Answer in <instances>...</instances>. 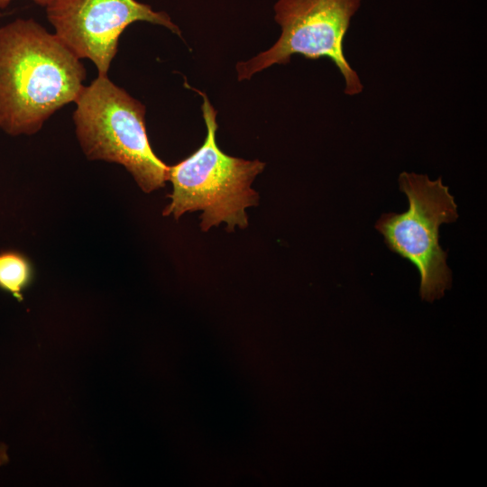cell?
I'll return each instance as SVG.
<instances>
[{
    "instance_id": "7",
    "label": "cell",
    "mask_w": 487,
    "mask_h": 487,
    "mask_svg": "<svg viewBox=\"0 0 487 487\" xmlns=\"http://www.w3.org/2000/svg\"><path fill=\"white\" fill-rule=\"evenodd\" d=\"M33 279L34 268L28 256L17 250L0 251V290L22 302Z\"/></svg>"
},
{
    "instance_id": "10",
    "label": "cell",
    "mask_w": 487,
    "mask_h": 487,
    "mask_svg": "<svg viewBox=\"0 0 487 487\" xmlns=\"http://www.w3.org/2000/svg\"><path fill=\"white\" fill-rule=\"evenodd\" d=\"M2 15H3V14H2V13H0V16H2Z\"/></svg>"
},
{
    "instance_id": "9",
    "label": "cell",
    "mask_w": 487,
    "mask_h": 487,
    "mask_svg": "<svg viewBox=\"0 0 487 487\" xmlns=\"http://www.w3.org/2000/svg\"><path fill=\"white\" fill-rule=\"evenodd\" d=\"M12 1L14 0H0V9L6 8ZM32 1H33L35 4L43 7H46L48 5H50L52 2V0H32Z\"/></svg>"
},
{
    "instance_id": "5",
    "label": "cell",
    "mask_w": 487,
    "mask_h": 487,
    "mask_svg": "<svg viewBox=\"0 0 487 487\" xmlns=\"http://www.w3.org/2000/svg\"><path fill=\"white\" fill-rule=\"evenodd\" d=\"M362 0H278L274 19L281 28L267 51L236 64L238 80L249 79L274 64L289 63L292 55L330 59L345 80V93H362L363 83L344 53V39Z\"/></svg>"
},
{
    "instance_id": "1",
    "label": "cell",
    "mask_w": 487,
    "mask_h": 487,
    "mask_svg": "<svg viewBox=\"0 0 487 487\" xmlns=\"http://www.w3.org/2000/svg\"><path fill=\"white\" fill-rule=\"evenodd\" d=\"M87 73L55 33L32 18L0 27V129L32 135L59 109L75 103Z\"/></svg>"
},
{
    "instance_id": "2",
    "label": "cell",
    "mask_w": 487,
    "mask_h": 487,
    "mask_svg": "<svg viewBox=\"0 0 487 487\" xmlns=\"http://www.w3.org/2000/svg\"><path fill=\"white\" fill-rule=\"evenodd\" d=\"M201 110L207 126L203 144L181 161L168 167L167 180L172 184L170 198L162 215L179 219L186 212L201 210L200 228L208 231L221 223L232 232L248 225L246 208L257 206L259 194L252 183L265 163L230 156L216 142V111L207 96Z\"/></svg>"
},
{
    "instance_id": "3",
    "label": "cell",
    "mask_w": 487,
    "mask_h": 487,
    "mask_svg": "<svg viewBox=\"0 0 487 487\" xmlns=\"http://www.w3.org/2000/svg\"><path fill=\"white\" fill-rule=\"evenodd\" d=\"M75 104L76 135L88 160L123 165L145 193L165 186L169 166L152 151L140 101L107 76H97Z\"/></svg>"
},
{
    "instance_id": "6",
    "label": "cell",
    "mask_w": 487,
    "mask_h": 487,
    "mask_svg": "<svg viewBox=\"0 0 487 487\" xmlns=\"http://www.w3.org/2000/svg\"><path fill=\"white\" fill-rule=\"evenodd\" d=\"M45 9L57 37L78 59L90 60L98 76H107L119 38L134 22L161 25L180 35L168 14L136 0H52Z\"/></svg>"
},
{
    "instance_id": "4",
    "label": "cell",
    "mask_w": 487,
    "mask_h": 487,
    "mask_svg": "<svg viewBox=\"0 0 487 487\" xmlns=\"http://www.w3.org/2000/svg\"><path fill=\"white\" fill-rule=\"evenodd\" d=\"M400 189L409 200L406 212L383 214L375 228L383 235L389 249L415 265L419 272V295L432 302L443 297L451 286L447 253L439 244V227L455 222L457 206L442 179L402 172Z\"/></svg>"
},
{
    "instance_id": "8",
    "label": "cell",
    "mask_w": 487,
    "mask_h": 487,
    "mask_svg": "<svg viewBox=\"0 0 487 487\" xmlns=\"http://www.w3.org/2000/svg\"><path fill=\"white\" fill-rule=\"evenodd\" d=\"M8 462H9L8 447L5 443L0 442V467L8 464Z\"/></svg>"
}]
</instances>
